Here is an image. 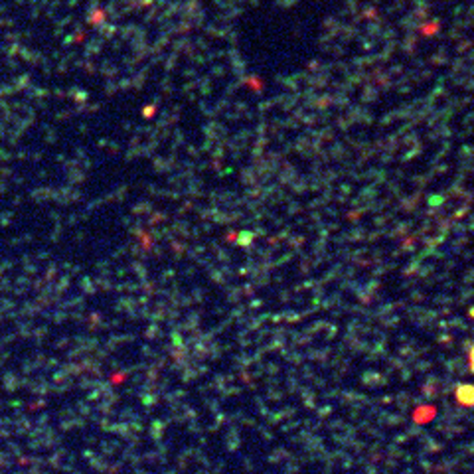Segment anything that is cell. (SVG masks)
<instances>
[{
	"instance_id": "6da1fadb",
	"label": "cell",
	"mask_w": 474,
	"mask_h": 474,
	"mask_svg": "<svg viewBox=\"0 0 474 474\" xmlns=\"http://www.w3.org/2000/svg\"><path fill=\"white\" fill-rule=\"evenodd\" d=\"M472 370H474V350H472Z\"/></svg>"
}]
</instances>
